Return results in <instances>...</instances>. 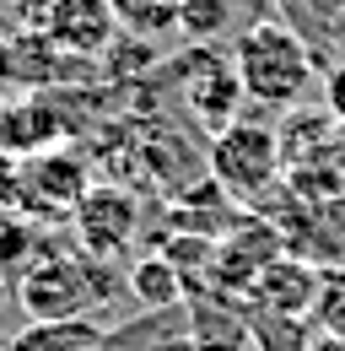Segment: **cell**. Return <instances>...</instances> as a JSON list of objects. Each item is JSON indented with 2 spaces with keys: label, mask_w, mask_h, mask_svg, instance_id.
I'll list each match as a JSON object with an SVG mask.
<instances>
[{
  "label": "cell",
  "mask_w": 345,
  "mask_h": 351,
  "mask_svg": "<svg viewBox=\"0 0 345 351\" xmlns=\"http://www.w3.org/2000/svg\"><path fill=\"white\" fill-rule=\"evenodd\" d=\"M232 65H238L248 103L259 108H297L307 87L318 82V54L307 44V33L286 16H259L232 44Z\"/></svg>",
  "instance_id": "6da1fadb"
},
{
  "label": "cell",
  "mask_w": 345,
  "mask_h": 351,
  "mask_svg": "<svg viewBox=\"0 0 345 351\" xmlns=\"http://www.w3.org/2000/svg\"><path fill=\"white\" fill-rule=\"evenodd\" d=\"M205 162H211V178L232 195V206H259L286 178L281 135L275 125H259V119H232L227 130H216Z\"/></svg>",
  "instance_id": "7a4b0ae2"
},
{
  "label": "cell",
  "mask_w": 345,
  "mask_h": 351,
  "mask_svg": "<svg viewBox=\"0 0 345 351\" xmlns=\"http://www.w3.org/2000/svg\"><path fill=\"white\" fill-rule=\"evenodd\" d=\"M92 254H38L16 276V303L27 319H86V308L103 303L108 281L92 270Z\"/></svg>",
  "instance_id": "3957f363"
},
{
  "label": "cell",
  "mask_w": 345,
  "mask_h": 351,
  "mask_svg": "<svg viewBox=\"0 0 345 351\" xmlns=\"http://www.w3.org/2000/svg\"><path fill=\"white\" fill-rule=\"evenodd\" d=\"M178 92L189 119L205 135L227 130L232 119H243V82L232 65V49H211V44H189V54L178 60Z\"/></svg>",
  "instance_id": "277c9868"
},
{
  "label": "cell",
  "mask_w": 345,
  "mask_h": 351,
  "mask_svg": "<svg viewBox=\"0 0 345 351\" xmlns=\"http://www.w3.org/2000/svg\"><path fill=\"white\" fill-rule=\"evenodd\" d=\"M71 221H76V238H81V249L92 260H114V254H125L129 243H135V232H140V206L119 184H92Z\"/></svg>",
  "instance_id": "5b68a950"
},
{
  "label": "cell",
  "mask_w": 345,
  "mask_h": 351,
  "mask_svg": "<svg viewBox=\"0 0 345 351\" xmlns=\"http://www.w3.org/2000/svg\"><path fill=\"white\" fill-rule=\"evenodd\" d=\"M86 189H92V184H86L76 157H65V152H33L27 168H22V211H33L38 221L76 217Z\"/></svg>",
  "instance_id": "8992f818"
},
{
  "label": "cell",
  "mask_w": 345,
  "mask_h": 351,
  "mask_svg": "<svg viewBox=\"0 0 345 351\" xmlns=\"http://www.w3.org/2000/svg\"><path fill=\"white\" fill-rule=\"evenodd\" d=\"M49 44L65 54H108L114 38L125 33L108 0H54L49 22H43Z\"/></svg>",
  "instance_id": "52a82bcc"
},
{
  "label": "cell",
  "mask_w": 345,
  "mask_h": 351,
  "mask_svg": "<svg viewBox=\"0 0 345 351\" xmlns=\"http://www.w3.org/2000/svg\"><path fill=\"white\" fill-rule=\"evenodd\" d=\"M318 281H324V270H313L307 260L297 254H281V260L270 265L264 276H259L254 287H248V303L259 313H286V319H313V303H318Z\"/></svg>",
  "instance_id": "ba28073f"
},
{
  "label": "cell",
  "mask_w": 345,
  "mask_h": 351,
  "mask_svg": "<svg viewBox=\"0 0 345 351\" xmlns=\"http://www.w3.org/2000/svg\"><path fill=\"white\" fill-rule=\"evenodd\" d=\"M259 16H264V0H183L178 5V33L189 44L232 49Z\"/></svg>",
  "instance_id": "9c48e42d"
},
{
  "label": "cell",
  "mask_w": 345,
  "mask_h": 351,
  "mask_svg": "<svg viewBox=\"0 0 345 351\" xmlns=\"http://www.w3.org/2000/svg\"><path fill=\"white\" fill-rule=\"evenodd\" d=\"M281 157H286V173L292 168H307V162H324L335 157V135H340V119L329 108H286L281 119Z\"/></svg>",
  "instance_id": "30bf717a"
},
{
  "label": "cell",
  "mask_w": 345,
  "mask_h": 351,
  "mask_svg": "<svg viewBox=\"0 0 345 351\" xmlns=\"http://www.w3.org/2000/svg\"><path fill=\"white\" fill-rule=\"evenodd\" d=\"M129 287H135V298L146 308H178L189 298V287H183V276L172 270L168 254H146V260L129 270Z\"/></svg>",
  "instance_id": "8fae6325"
},
{
  "label": "cell",
  "mask_w": 345,
  "mask_h": 351,
  "mask_svg": "<svg viewBox=\"0 0 345 351\" xmlns=\"http://www.w3.org/2000/svg\"><path fill=\"white\" fill-rule=\"evenodd\" d=\"M119 27L129 38H162V33H178V5L183 0H108Z\"/></svg>",
  "instance_id": "7c38bea8"
},
{
  "label": "cell",
  "mask_w": 345,
  "mask_h": 351,
  "mask_svg": "<svg viewBox=\"0 0 345 351\" xmlns=\"http://www.w3.org/2000/svg\"><path fill=\"white\" fill-rule=\"evenodd\" d=\"M38 243H43V238H38L33 221H22V217L0 221V270H5V276H22L27 265L38 260V254H33Z\"/></svg>",
  "instance_id": "4fadbf2b"
},
{
  "label": "cell",
  "mask_w": 345,
  "mask_h": 351,
  "mask_svg": "<svg viewBox=\"0 0 345 351\" xmlns=\"http://www.w3.org/2000/svg\"><path fill=\"white\" fill-rule=\"evenodd\" d=\"M313 330L345 335V270H324V281H318V303H313Z\"/></svg>",
  "instance_id": "5bb4252c"
},
{
  "label": "cell",
  "mask_w": 345,
  "mask_h": 351,
  "mask_svg": "<svg viewBox=\"0 0 345 351\" xmlns=\"http://www.w3.org/2000/svg\"><path fill=\"white\" fill-rule=\"evenodd\" d=\"M324 108L345 125V38H340V49L329 54V65H324Z\"/></svg>",
  "instance_id": "9a60e30c"
},
{
  "label": "cell",
  "mask_w": 345,
  "mask_h": 351,
  "mask_svg": "<svg viewBox=\"0 0 345 351\" xmlns=\"http://www.w3.org/2000/svg\"><path fill=\"white\" fill-rule=\"evenodd\" d=\"M307 351H345V335H329V330H318V335L307 341Z\"/></svg>",
  "instance_id": "2e32d148"
},
{
  "label": "cell",
  "mask_w": 345,
  "mask_h": 351,
  "mask_svg": "<svg viewBox=\"0 0 345 351\" xmlns=\"http://www.w3.org/2000/svg\"><path fill=\"white\" fill-rule=\"evenodd\" d=\"M11 298H16V287H11V281H5V270H0V308L11 303Z\"/></svg>",
  "instance_id": "e0dca14e"
},
{
  "label": "cell",
  "mask_w": 345,
  "mask_h": 351,
  "mask_svg": "<svg viewBox=\"0 0 345 351\" xmlns=\"http://www.w3.org/2000/svg\"><path fill=\"white\" fill-rule=\"evenodd\" d=\"M335 162L345 168V125H340V135H335Z\"/></svg>",
  "instance_id": "ac0fdd59"
},
{
  "label": "cell",
  "mask_w": 345,
  "mask_h": 351,
  "mask_svg": "<svg viewBox=\"0 0 345 351\" xmlns=\"http://www.w3.org/2000/svg\"><path fill=\"white\" fill-rule=\"evenodd\" d=\"M97 351H108V346H97Z\"/></svg>",
  "instance_id": "d6986e66"
}]
</instances>
